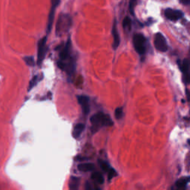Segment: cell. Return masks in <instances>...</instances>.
Listing matches in <instances>:
<instances>
[{"label": "cell", "mask_w": 190, "mask_h": 190, "mask_svg": "<svg viewBox=\"0 0 190 190\" xmlns=\"http://www.w3.org/2000/svg\"><path fill=\"white\" fill-rule=\"evenodd\" d=\"M71 41L70 39H68L65 47L60 52V60L58 62V66L60 68L66 71L69 75H71L76 68L75 60L72 59L71 56Z\"/></svg>", "instance_id": "1"}, {"label": "cell", "mask_w": 190, "mask_h": 190, "mask_svg": "<svg viewBox=\"0 0 190 190\" xmlns=\"http://www.w3.org/2000/svg\"><path fill=\"white\" fill-rule=\"evenodd\" d=\"M90 120L92 124V127H91L92 133L97 131L100 128L103 126H111L114 124L111 117L103 112H98L91 116Z\"/></svg>", "instance_id": "2"}, {"label": "cell", "mask_w": 190, "mask_h": 190, "mask_svg": "<svg viewBox=\"0 0 190 190\" xmlns=\"http://www.w3.org/2000/svg\"><path fill=\"white\" fill-rule=\"evenodd\" d=\"M71 23H72V20H71V17L69 14H60L56 25V35L61 36L68 31L71 27Z\"/></svg>", "instance_id": "3"}, {"label": "cell", "mask_w": 190, "mask_h": 190, "mask_svg": "<svg viewBox=\"0 0 190 190\" xmlns=\"http://www.w3.org/2000/svg\"><path fill=\"white\" fill-rule=\"evenodd\" d=\"M133 44H134L135 50L140 55H144L146 54V52H147V48H146L147 39L142 34H134V37H133Z\"/></svg>", "instance_id": "4"}, {"label": "cell", "mask_w": 190, "mask_h": 190, "mask_svg": "<svg viewBox=\"0 0 190 190\" xmlns=\"http://www.w3.org/2000/svg\"><path fill=\"white\" fill-rule=\"evenodd\" d=\"M154 44L155 48L160 52H166L168 50L167 42L165 36L160 33H157L155 36Z\"/></svg>", "instance_id": "5"}, {"label": "cell", "mask_w": 190, "mask_h": 190, "mask_svg": "<svg viewBox=\"0 0 190 190\" xmlns=\"http://www.w3.org/2000/svg\"><path fill=\"white\" fill-rule=\"evenodd\" d=\"M46 41L47 37L42 38L38 43V51H37V60L36 63L38 65H40L43 63L44 58H45V53H46Z\"/></svg>", "instance_id": "6"}, {"label": "cell", "mask_w": 190, "mask_h": 190, "mask_svg": "<svg viewBox=\"0 0 190 190\" xmlns=\"http://www.w3.org/2000/svg\"><path fill=\"white\" fill-rule=\"evenodd\" d=\"M60 3L59 0H52V8H51L50 13L48 14V26H47V33H50L52 31L53 23H54V17L55 14V10L57 8L58 5Z\"/></svg>", "instance_id": "7"}, {"label": "cell", "mask_w": 190, "mask_h": 190, "mask_svg": "<svg viewBox=\"0 0 190 190\" xmlns=\"http://www.w3.org/2000/svg\"><path fill=\"white\" fill-rule=\"evenodd\" d=\"M165 16L168 19L171 20V21H178L184 16V13L180 10L167 8L165 10Z\"/></svg>", "instance_id": "8"}, {"label": "cell", "mask_w": 190, "mask_h": 190, "mask_svg": "<svg viewBox=\"0 0 190 190\" xmlns=\"http://www.w3.org/2000/svg\"><path fill=\"white\" fill-rule=\"evenodd\" d=\"M76 98H77L78 103L81 105L84 114L85 115L89 114L90 112V104H89L90 99L89 97L86 95H78L76 96Z\"/></svg>", "instance_id": "9"}, {"label": "cell", "mask_w": 190, "mask_h": 190, "mask_svg": "<svg viewBox=\"0 0 190 190\" xmlns=\"http://www.w3.org/2000/svg\"><path fill=\"white\" fill-rule=\"evenodd\" d=\"M180 69L184 73V81L186 84L189 83V61L185 59L180 65Z\"/></svg>", "instance_id": "10"}, {"label": "cell", "mask_w": 190, "mask_h": 190, "mask_svg": "<svg viewBox=\"0 0 190 190\" xmlns=\"http://www.w3.org/2000/svg\"><path fill=\"white\" fill-rule=\"evenodd\" d=\"M112 35H113V44L112 47L114 50H116L118 48L119 45H120V35H119V33L118 31V28H117V21L116 19H114V23H113L112 26Z\"/></svg>", "instance_id": "11"}, {"label": "cell", "mask_w": 190, "mask_h": 190, "mask_svg": "<svg viewBox=\"0 0 190 190\" xmlns=\"http://www.w3.org/2000/svg\"><path fill=\"white\" fill-rule=\"evenodd\" d=\"M85 125L84 123H78L74 126V130H73L72 135L75 139L79 138L81 135L82 133L83 132V131L85 130Z\"/></svg>", "instance_id": "12"}, {"label": "cell", "mask_w": 190, "mask_h": 190, "mask_svg": "<svg viewBox=\"0 0 190 190\" xmlns=\"http://www.w3.org/2000/svg\"><path fill=\"white\" fill-rule=\"evenodd\" d=\"M189 177H184V178L178 179L175 183V187L179 190H185L186 184L189 182Z\"/></svg>", "instance_id": "13"}, {"label": "cell", "mask_w": 190, "mask_h": 190, "mask_svg": "<svg viewBox=\"0 0 190 190\" xmlns=\"http://www.w3.org/2000/svg\"><path fill=\"white\" fill-rule=\"evenodd\" d=\"M78 169L81 171H91L94 169V165L91 163H80L77 166Z\"/></svg>", "instance_id": "14"}, {"label": "cell", "mask_w": 190, "mask_h": 190, "mask_svg": "<svg viewBox=\"0 0 190 190\" xmlns=\"http://www.w3.org/2000/svg\"><path fill=\"white\" fill-rule=\"evenodd\" d=\"M91 178L99 184H103L104 183V178L103 175L100 172H98V171L93 173V174L91 175Z\"/></svg>", "instance_id": "15"}, {"label": "cell", "mask_w": 190, "mask_h": 190, "mask_svg": "<svg viewBox=\"0 0 190 190\" xmlns=\"http://www.w3.org/2000/svg\"><path fill=\"white\" fill-rule=\"evenodd\" d=\"M80 184V179L75 177H72L71 178L70 182V189L69 190H78Z\"/></svg>", "instance_id": "16"}, {"label": "cell", "mask_w": 190, "mask_h": 190, "mask_svg": "<svg viewBox=\"0 0 190 190\" xmlns=\"http://www.w3.org/2000/svg\"><path fill=\"white\" fill-rule=\"evenodd\" d=\"M123 28L125 29V31H131V20L129 17H126L123 19Z\"/></svg>", "instance_id": "17"}, {"label": "cell", "mask_w": 190, "mask_h": 190, "mask_svg": "<svg viewBox=\"0 0 190 190\" xmlns=\"http://www.w3.org/2000/svg\"><path fill=\"white\" fill-rule=\"evenodd\" d=\"M24 61L25 62V63L27 64V65H29V66H34L35 65V60H34V58L32 56H25V57L23 58Z\"/></svg>", "instance_id": "18"}, {"label": "cell", "mask_w": 190, "mask_h": 190, "mask_svg": "<svg viewBox=\"0 0 190 190\" xmlns=\"http://www.w3.org/2000/svg\"><path fill=\"white\" fill-rule=\"evenodd\" d=\"M99 164H100V168H101V169H103V171H105V172H108V171H109V169H111L110 166H109V163H108L107 162L104 161V160H100Z\"/></svg>", "instance_id": "19"}, {"label": "cell", "mask_w": 190, "mask_h": 190, "mask_svg": "<svg viewBox=\"0 0 190 190\" xmlns=\"http://www.w3.org/2000/svg\"><path fill=\"white\" fill-rule=\"evenodd\" d=\"M114 115H115V118L118 119V120H120V119L123 118V108H121V107L117 108V109H115Z\"/></svg>", "instance_id": "20"}, {"label": "cell", "mask_w": 190, "mask_h": 190, "mask_svg": "<svg viewBox=\"0 0 190 190\" xmlns=\"http://www.w3.org/2000/svg\"><path fill=\"white\" fill-rule=\"evenodd\" d=\"M39 82V76H35L32 78V80L30 81L29 83V87H28V91L31 90V89L36 85V83Z\"/></svg>", "instance_id": "21"}, {"label": "cell", "mask_w": 190, "mask_h": 190, "mask_svg": "<svg viewBox=\"0 0 190 190\" xmlns=\"http://www.w3.org/2000/svg\"><path fill=\"white\" fill-rule=\"evenodd\" d=\"M108 178H109V180H111V179H112L113 178H114V177H115L117 175V171L114 170V169H109V171H108Z\"/></svg>", "instance_id": "22"}, {"label": "cell", "mask_w": 190, "mask_h": 190, "mask_svg": "<svg viewBox=\"0 0 190 190\" xmlns=\"http://www.w3.org/2000/svg\"><path fill=\"white\" fill-rule=\"evenodd\" d=\"M136 3V1H131L130 2H129V10H130V13L132 15L134 14V6Z\"/></svg>", "instance_id": "23"}, {"label": "cell", "mask_w": 190, "mask_h": 190, "mask_svg": "<svg viewBox=\"0 0 190 190\" xmlns=\"http://www.w3.org/2000/svg\"><path fill=\"white\" fill-rule=\"evenodd\" d=\"M180 2L182 3V4H184V5H189L190 4L189 0H184V1H181V0H180Z\"/></svg>", "instance_id": "24"}, {"label": "cell", "mask_w": 190, "mask_h": 190, "mask_svg": "<svg viewBox=\"0 0 190 190\" xmlns=\"http://www.w3.org/2000/svg\"><path fill=\"white\" fill-rule=\"evenodd\" d=\"M85 189H86V190H91V185L89 184V182H87L86 184H85Z\"/></svg>", "instance_id": "25"}, {"label": "cell", "mask_w": 190, "mask_h": 190, "mask_svg": "<svg viewBox=\"0 0 190 190\" xmlns=\"http://www.w3.org/2000/svg\"><path fill=\"white\" fill-rule=\"evenodd\" d=\"M95 190H100V189H99V188H97V189H95Z\"/></svg>", "instance_id": "26"}]
</instances>
